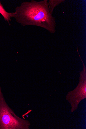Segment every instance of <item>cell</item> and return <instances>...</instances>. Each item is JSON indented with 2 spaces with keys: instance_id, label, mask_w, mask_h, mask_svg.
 <instances>
[{
  "instance_id": "obj_4",
  "label": "cell",
  "mask_w": 86,
  "mask_h": 129,
  "mask_svg": "<svg viewBox=\"0 0 86 129\" xmlns=\"http://www.w3.org/2000/svg\"><path fill=\"white\" fill-rule=\"evenodd\" d=\"M0 14L3 16L5 21L9 23V26L11 24L9 22L11 21V18H14L15 14L14 13H9L7 12L4 8L3 5L0 1Z\"/></svg>"
},
{
  "instance_id": "obj_3",
  "label": "cell",
  "mask_w": 86,
  "mask_h": 129,
  "mask_svg": "<svg viewBox=\"0 0 86 129\" xmlns=\"http://www.w3.org/2000/svg\"><path fill=\"white\" fill-rule=\"evenodd\" d=\"M79 55L83 66V70L80 73L79 83L76 88L69 92L66 96L67 100L71 105V112L77 109L79 103L86 98V68L80 55Z\"/></svg>"
},
{
  "instance_id": "obj_5",
  "label": "cell",
  "mask_w": 86,
  "mask_h": 129,
  "mask_svg": "<svg viewBox=\"0 0 86 129\" xmlns=\"http://www.w3.org/2000/svg\"><path fill=\"white\" fill-rule=\"evenodd\" d=\"M65 1V0H49L48 1V8L50 14L52 15L55 8Z\"/></svg>"
},
{
  "instance_id": "obj_1",
  "label": "cell",
  "mask_w": 86,
  "mask_h": 129,
  "mask_svg": "<svg viewBox=\"0 0 86 129\" xmlns=\"http://www.w3.org/2000/svg\"><path fill=\"white\" fill-rule=\"evenodd\" d=\"M15 13L16 21L23 26H38L52 34L56 32L55 19L50 13L48 0L23 2L15 8Z\"/></svg>"
},
{
  "instance_id": "obj_2",
  "label": "cell",
  "mask_w": 86,
  "mask_h": 129,
  "mask_svg": "<svg viewBox=\"0 0 86 129\" xmlns=\"http://www.w3.org/2000/svg\"><path fill=\"white\" fill-rule=\"evenodd\" d=\"M30 121L17 116L6 102L0 86V129H29Z\"/></svg>"
}]
</instances>
